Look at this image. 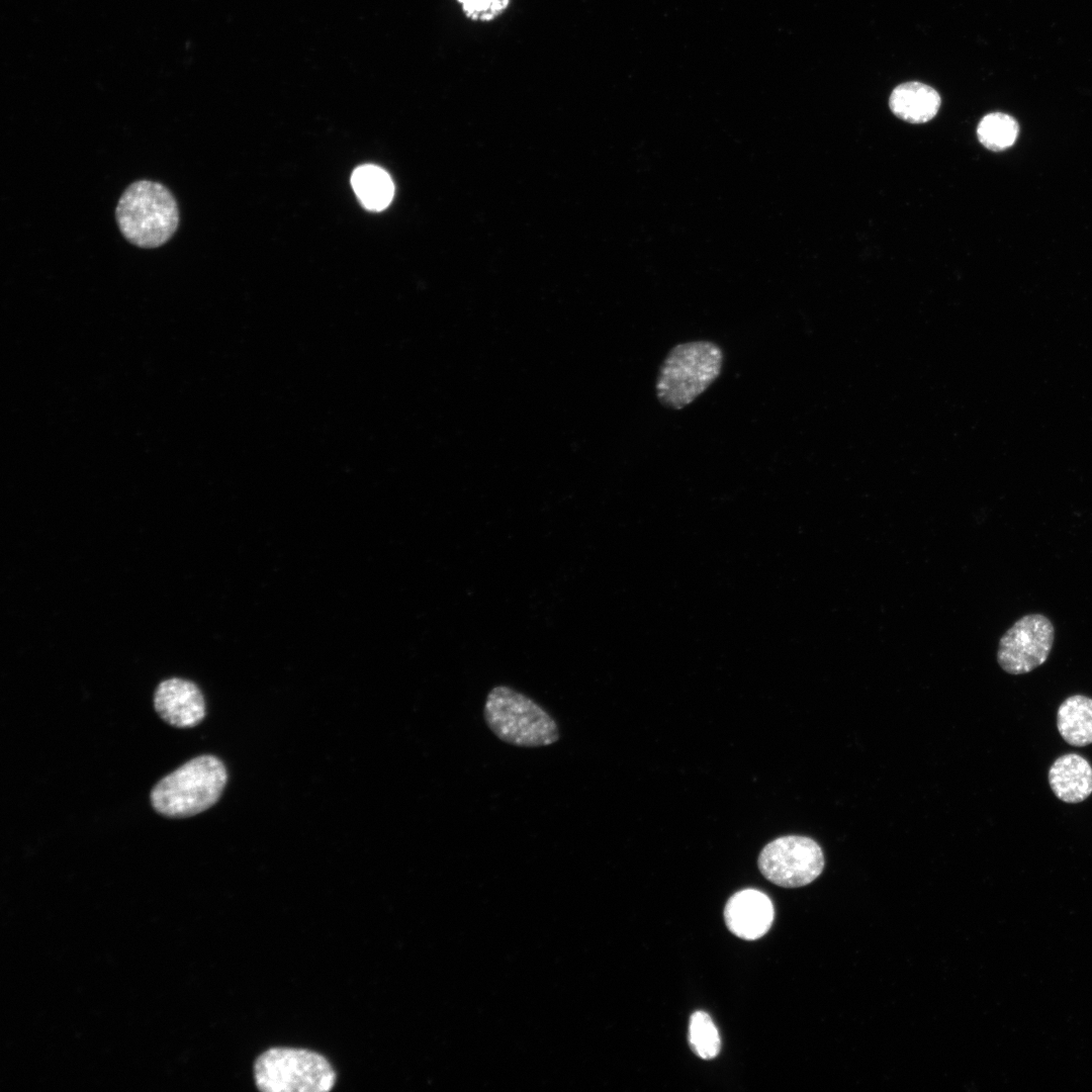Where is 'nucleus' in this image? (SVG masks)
<instances>
[{
    "instance_id": "20e7f679",
    "label": "nucleus",
    "mask_w": 1092,
    "mask_h": 1092,
    "mask_svg": "<svg viewBox=\"0 0 1092 1092\" xmlns=\"http://www.w3.org/2000/svg\"><path fill=\"white\" fill-rule=\"evenodd\" d=\"M226 780L221 760L200 755L160 780L151 792V803L167 817L193 816L218 801Z\"/></svg>"
},
{
    "instance_id": "0eeeda50",
    "label": "nucleus",
    "mask_w": 1092,
    "mask_h": 1092,
    "mask_svg": "<svg viewBox=\"0 0 1092 1092\" xmlns=\"http://www.w3.org/2000/svg\"><path fill=\"white\" fill-rule=\"evenodd\" d=\"M1055 628L1041 614L1025 615L1000 638L997 661L1010 674L1030 672L1048 659L1054 644Z\"/></svg>"
},
{
    "instance_id": "9b49d317",
    "label": "nucleus",
    "mask_w": 1092,
    "mask_h": 1092,
    "mask_svg": "<svg viewBox=\"0 0 1092 1092\" xmlns=\"http://www.w3.org/2000/svg\"><path fill=\"white\" fill-rule=\"evenodd\" d=\"M940 103V96L934 88L916 81L898 85L889 99L892 112L910 123L931 120L937 114Z\"/></svg>"
},
{
    "instance_id": "f8f14e48",
    "label": "nucleus",
    "mask_w": 1092,
    "mask_h": 1092,
    "mask_svg": "<svg viewBox=\"0 0 1092 1092\" xmlns=\"http://www.w3.org/2000/svg\"><path fill=\"white\" fill-rule=\"evenodd\" d=\"M1057 727L1062 738L1076 747L1092 743V699L1084 695L1067 698L1057 712Z\"/></svg>"
},
{
    "instance_id": "ddd939ff",
    "label": "nucleus",
    "mask_w": 1092,
    "mask_h": 1092,
    "mask_svg": "<svg viewBox=\"0 0 1092 1092\" xmlns=\"http://www.w3.org/2000/svg\"><path fill=\"white\" fill-rule=\"evenodd\" d=\"M351 184L358 199L369 210L386 208L394 193L393 182L383 169L375 165H363L355 169Z\"/></svg>"
},
{
    "instance_id": "39448f33",
    "label": "nucleus",
    "mask_w": 1092,
    "mask_h": 1092,
    "mask_svg": "<svg viewBox=\"0 0 1092 1092\" xmlns=\"http://www.w3.org/2000/svg\"><path fill=\"white\" fill-rule=\"evenodd\" d=\"M255 1082L264 1092H327L336 1073L322 1055L303 1049L272 1048L254 1065Z\"/></svg>"
},
{
    "instance_id": "dca6fc26",
    "label": "nucleus",
    "mask_w": 1092,
    "mask_h": 1092,
    "mask_svg": "<svg viewBox=\"0 0 1092 1092\" xmlns=\"http://www.w3.org/2000/svg\"><path fill=\"white\" fill-rule=\"evenodd\" d=\"M467 18L474 21H491L504 13L511 0H456Z\"/></svg>"
},
{
    "instance_id": "1a4fd4ad",
    "label": "nucleus",
    "mask_w": 1092,
    "mask_h": 1092,
    "mask_svg": "<svg viewBox=\"0 0 1092 1092\" xmlns=\"http://www.w3.org/2000/svg\"><path fill=\"white\" fill-rule=\"evenodd\" d=\"M774 915L770 899L754 889L735 893L724 908L726 926L734 935L745 940L762 937L769 930Z\"/></svg>"
},
{
    "instance_id": "7ed1b4c3",
    "label": "nucleus",
    "mask_w": 1092,
    "mask_h": 1092,
    "mask_svg": "<svg viewBox=\"0 0 1092 1092\" xmlns=\"http://www.w3.org/2000/svg\"><path fill=\"white\" fill-rule=\"evenodd\" d=\"M115 217L123 237L145 249L164 245L179 224L175 197L166 186L150 180L135 181L123 191Z\"/></svg>"
},
{
    "instance_id": "2eb2a0df",
    "label": "nucleus",
    "mask_w": 1092,
    "mask_h": 1092,
    "mask_svg": "<svg viewBox=\"0 0 1092 1092\" xmlns=\"http://www.w3.org/2000/svg\"><path fill=\"white\" fill-rule=\"evenodd\" d=\"M689 1042L692 1051L699 1058L711 1060L717 1057L721 1048L718 1029L712 1018L703 1011H696L690 1018Z\"/></svg>"
},
{
    "instance_id": "4468645a",
    "label": "nucleus",
    "mask_w": 1092,
    "mask_h": 1092,
    "mask_svg": "<svg viewBox=\"0 0 1092 1092\" xmlns=\"http://www.w3.org/2000/svg\"><path fill=\"white\" fill-rule=\"evenodd\" d=\"M1018 131V123L1012 116L1002 112H992L980 120L977 135L985 148L993 152H1001L1015 143Z\"/></svg>"
},
{
    "instance_id": "423d86ee",
    "label": "nucleus",
    "mask_w": 1092,
    "mask_h": 1092,
    "mask_svg": "<svg viewBox=\"0 0 1092 1092\" xmlns=\"http://www.w3.org/2000/svg\"><path fill=\"white\" fill-rule=\"evenodd\" d=\"M758 869L769 882L784 888L803 887L817 879L824 869L820 845L810 837H779L761 850Z\"/></svg>"
},
{
    "instance_id": "9d476101",
    "label": "nucleus",
    "mask_w": 1092,
    "mask_h": 1092,
    "mask_svg": "<svg viewBox=\"0 0 1092 1092\" xmlns=\"http://www.w3.org/2000/svg\"><path fill=\"white\" fill-rule=\"evenodd\" d=\"M1049 784L1058 799L1076 804L1092 794V766L1077 753L1058 757L1049 769Z\"/></svg>"
},
{
    "instance_id": "6e6552de",
    "label": "nucleus",
    "mask_w": 1092,
    "mask_h": 1092,
    "mask_svg": "<svg viewBox=\"0 0 1092 1092\" xmlns=\"http://www.w3.org/2000/svg\"><path fill=\"white\" fill-rule=\"evenodd\" d=\"M154 706L160 717L172 726L194 727L205 716V702L198 687L187 679L169 678L159 684Z\"/></svg>"
},
{
    "instance_id": "f03ea898",
    "label": "nucleus",
    "mask_w": 1092,
    "mask_h": 1092,
    "mask_svg": "<svg viewBox=\"0 0 1092 1092\" xmlns=\"http://www.w3.org/2000/svg\"><path fill=\"white\" fill-rule=\"evenodd\" d=\"M724 354L708 340L672 347L656 378V396L668 408L681 410L699 397L721 374Z\"/></svg>"
},
{
    "instance_id": "f257e3e1",
    "label": "nucleus",
    "mask_w": 1092,
    "mask_h": 1092,
    "mask_svg": "<svg viewBox=\"0 0 1092 1092\" xmlns=\"http://www.w3.org/2000/svg\"><path fill=\"white\" fill-rule=\"evenodd\" d=\"M483 718L489 730L510 745L538 748L560 739L553 716L529 696L508 686H495L488 692Z\"/></svg>"
}]
</instances>
